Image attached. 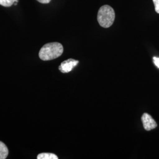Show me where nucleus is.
<instances>
[{
    "label": "nucleus",
    "instance_id": "2",
    "mask_svg": "<svg viewBox=\"0 0 159 159\" xmlns=\"http://www.w3.org/2000/svg\"><path fill=\"white\" fill-rule=\"evenodd\" d=\"M114 19L115 12L111 7L104 5L99 9L97 14V21L100 25L103 28L111 27L113 24Z\"/></svg>",
    "mask_w": 159,
    "mask_h": 159
},
{
    "label": "nucleus",
    "instance_id": "10",
    "mask_svg": "<svg viewBox=\"0 0 159 159\" xmlns=\"http://www.w3.org/2000/svg\"><path fill=\"white\" fill-rule=\"evenodd\" d=\"M37 1L42 4H48L51 0H37Z\"/></svg>",
    "mask_w": 159,
    "mask_h": 159
},
{
    "label": "nucleus",
    "instance_id": "4",
    "mask_svg": "<svg viewBox=\"0 0 159 159\" xmlns=\"http://www.w3.org/2000/svg\"><path fill=\"white\" fill-rule=\"evenodd\" d=\"M142 121L144 129L146 130H152L157 127V123L154 121L152 117L150 114L146 113L143 114Z\"/></svg>",
    "mask_w": 159,
    "mask_h": 159
},
{
    "label": "nucleus",
    "instance_id": "6",
    "mask_svg": "<svg viewBox=\"0 0 159 159\" xmlns=\"http://www.w3.org/2000/svg\"><path fill=\"white\" fill-rule=\"evenodd\" d=\"M56 154L51 153H42L37 156V159H58Z\"/></svg>",
    "mask_w": 159,
    "mask_h": 159
},
{
    "label": "nucleus",
    "instance_id": "3",
    "mask_svg": "<svg viewBox=\"0 0 159 159\" xmlns=\"http://www.w3.org/2000/svg\"><path fill=\"white\" fill-rule=\"evenodd\" d=\"M79 61L73 58H69L64 61L59 66V70L63 73H67L73 70V69L77 66Z\"/></svg>",
    "mask_w": 159,
    "mask_h": 159
},
{
    "label": "nucleus",
    "instance_id": "5",
    "mask_svg": "<svg viewBox=\"0 0 159 159\" xmlns=\"http://www.w3.org/2000/svg\"><path fill=\"white\" fill-rule=\"evenodd\" d=\"M8 155V149L6 144L0 142V159H6Z\"/></svg>",
    "mask_w": 159,
    "mask_h": 159
},
{
    "label": "nucleus",
    "instance_id": "9",
    "mask_svg": "<svg viewBox=\"0 0 159 159\" xmlns=\"http://www.w3.org/2000/svg\"><path fill=\"white\" fill-rule=\"evenodd\" d=\"M153 63L155 66L159 68V57H153Z\"/></svg>",
    "mask_w": 159,
    "mask_h": 159
},
{
    "label": "nucleus",
    "instance_id": "1",
    "mask_svg": "<svg viewBox=\"0 0 159 159\" xmlns=\"http://www.w3.org/2000/svg\"><path fill=\"white\" fill-rule=\"evenodd\" d=\"M63 51V46L59 43H47L40 49L39 57L43 61H50L60 57Z\"/></svg>",
    "mask_w": 159,
    "mask_h": 159
},
{
    "label": "nucleus",
    "instance_id": "7",
    "mask_svg": "<svg viewBox=\"0 0 159 159\" xmlns=\"http://www.w3.org/2000/svg\"><path fill=\"white\" fill-rule=\"evenodd\" d=\"M18 0H0V5L6 7L12 6L15 2H18Z\"/></svg>",
    "mask_w": 159,
    "mask_h": 159
},
{
    "label": "nucleus",
    "instance_id": "8",
    "mask_svg": "<svg viewBox=\"0 0 159 159\" xmlns=\"http://www.w3.org/2000/svg\"><path fill=\"white\" fill-rule=\"evenodd\" d=\"M154 7H155V11L159 14V0H153Z\"/></svg>",
    "mask_w": 159,
    "mask_h": 159
}]
</instances>
